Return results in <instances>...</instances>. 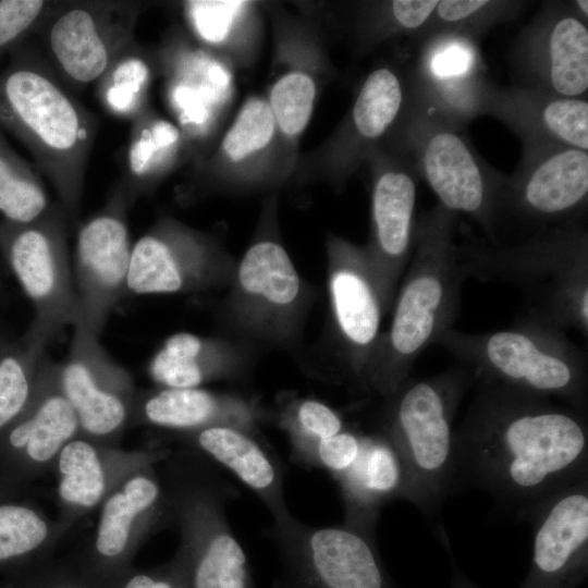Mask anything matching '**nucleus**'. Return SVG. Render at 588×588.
Wrapping results in <instances>:
<instances>
[{
	"instance_id": "f257e3e1",
	"label": "nucleus",
	"mask_w": 588,
	"mask_h": 588,
	"mask_svg": "<svg viewBox=\"0 0 588 588\" xmlns=\"http://www.w3.org/2000/svg\"><path fill=\"white\" fill-rule=\"evenodd\" d=\"M477 382L454 430L451 494L483 491L526 520L555 493L588 479L586 413L542 395Z\"/></svg>"
},
{
	"instance_id": "f03ea898",
	"label": "nucleus",
	"mask_w": 588,
	"mask_h": 588,
	"mask_svg": "<svg viewBox=\"0 0 588 588\" xmlns=\"http://www.w3.org/2000/svg\"><path fill=\"white\" fill-rule=\"evenodd\" d=\"M0 128L28 149L69 221L77 222L98 119L29 40L9 56L0 72Z\"/></svg>"
},
{
	"instance_id": "7ed1b4c3",
	"label": "nucleus",
	"mask_w": 588,
	"mask_h": 588,
	"mask_svg": "<svg viewBox=\"0 0 588 588\" xmlns=\"http://www.w3.org/2000/svg\"><path fill=\"white\" fill-rule=\"evenodd\" d=\"M457 215L440 204L415 222L407 271L392 305L366 379V393H392L409 377L418 356L452 329L465 277L457 260Z\"/></svg>"
},
{
	"instance_id": "20e7f679",
	"label": "nucleus",
	"mask_w": 588,
	"mask_h": 588,
	"mask_svg": "<svg viewBox=\"0 0 588 588\" xmlns=\"http://www.w3.org/2000/svg\"><path fill=\"white\" fill-rule=\"evenodd\" d=\"M465 279L513 284L525 314L588 336V232L584 221L535 232L513 244H457Z\"/></svg>"
},
{
	"instance_id": "39448f33",
	"label": "nucleus",
	"mask_w": 588,
	"mask_h": 588,
	"mask_svg": "<svg viewBox=\"0 0 588 588\" xmlns=\"http://www.w3.org/2000/svg\"><path fill=\"white\" fill-rule=\"evenodd\" d=\"M474 379L473 371L460 365L431 377H408L381 397L373 429L392 442L403 460L408 478L406 500L431 519L451 495L453 421Z\"/></svg>"
},
{
	"instance_id": "423d86ee",
	"label": "nucleus",
	"mask_w": 588,
	"mask_h": 588,
	"mask_svg": "<svg viewBox=\"0 0 588 588\" xmlns=\"http://www.w3.org/2000/svg\"><path fill=\"white\" fill-rule=\"evenodd\" d=\"M436 344L468 367L477 381L554 396L586 413V354L551 323L524 314L500 331L465 333L452 328Z\"/></svg>"
},
{
	"instance_id": "0eeeda50",
	"label": "nucleus",
	"mask_w": 588,
	"mask_h": 588,
	"mask_svg": "<svg viewBox=\"0 0 588 588\" xmlns=\"http://www.w3.org/2000/svg\"><path fill=\"white\" fill-rule=\"evenodd\" d=\"M226 290L218 311L226 336L257 350L301 345L315 292L277 234H256Z\"/></svg>"
},
{
	"instance_id": "6e6552de",
	"label": "nucleus",
	"mask_w": 588,
	"mask_h": 588,
	"mask_svg": "<svg viewBox=\"0 0 588 588\" xmlns=\"http://www.w3.org/2000/svg\"><path fill=\"white\" fill-rule=\"evenodd\" d=\"M452 126L425 113L412 101L397 130L387 144L400 148L424 179L439 204L465 213L495 244L500 230L503 173L490 168Z\"/></svg>"
},
{
	"instance_id": "1a4fd4ad",
	"label": "nucleus",
	"mask_w": 588,
	"mask_h": 588,
	"mask_svg": "<svg viewBox=\"0 0 588 588\" xmlns=\"http://www.w3.org/2000/svg\"><path fill=\"white\" fill-rule=\"evenodd\" d=\"M162 480L191 588H256L246 553L225 514L232 489L196 464L179 461L168 467Z\"/></svg>"
},
{
	"instance_id": "9d476101",
	"label": "nucleus",
	"mask_w": 588,
	"mask_h": 588,
	"mask_svg": "<svg viewBox=\"0 0 588 588\" xmlns=\"http://www.w3.org/2000/svg\"><path fill=\"white\" fill-rule=\"evenodd\" d=\"M268 537L281 556L283 588H399L381 559L375 532L344 523L310 526L290 513L273 519Z\"/></svg>"
},
{
	"instance_id": "9b49d317",
	"label": "nucleus",
	"mask_w": 588,
	"mask_h": 588,
	"mask_svg": "<svg viewBox=\"0 0 588 588\" xmlns=\"http://www.w3.org/2000/svg\"><path fill=\"white\" fill-rule=\"evenodd\" d=\"M144 7L139 1H54L36 32L41 52L70 90L96 83L135 40Z\"/></svg>"
},
{
	"instance_id": "f8f14e48",
	"label": "nucleus",
	"mask_w": 588,
	"mask_h": 588,
	"mask_svg": "<svg viewBox=\"0 0 588 588\" xmlns=\"http://www.w3.org/2000/svg\"><path fill=\"white\" fill-rule=\"evenodd\" d=\"M326 255L335 372L340 381L366 393L385 315L381 295L364 246L330 233Z\"/></svg>"
},
{
	"instance_id": "ddd939ff",
	"label": "nucleus",
	"mask_w": 588,
	"mask_h": 588,
	"mask_svg": "<svg viewBox=\"0 0 588 588\" xmlns=\"http://www.w3.org/2000/svg\"><path fill=\"white\" fill-rule=\"evenodd\" d=\"M236 264L212 235L164 216L133 244L127 293L191 294L228 289Z\"/></svg>"
},
{
	"instance_id": "4468645a",
	"label": "nucleus",
	"mask_w": 588,
	"mask_h": 588,
	"mask_svg": "<svg viewBox=\"0 0 588 588\" xmlns=\"http://www.w3.org/2000/svg\"><path fill=\"white\" fill-rule=\"evenodd\" d=\"M66 220L59 204L29 223L0 219V253L33 306V320L57 335L78 317Z\"/></svg>"
},
{
	"instance_id": "2eb2a0df",
	"label": "nucleus",
	"mask_w": 588,
	"mask_h": 588,
	"mask_svg": "<svg viewBox=\"0 0 588 588\" xmlns=\"http://www.w3.org/2000/svg\"><path fill=\"white\" fill-rule=\"evenodd\" d=\"M588 203V152L553 146L523 149L503 184L499 220L535 232L584 221ZM527 235V236H528Z\"/></svg>"
},
{
	"instance_id": "dca6fc26",
	"label": "nucleus",
	"mask_w": 588,
	"mask_h": 588,
	"mask_svg": "<svg viewBox=\"0 0 588 588\" xmlns=\"http://www.w3.org/2000/svg\"><path fill=\"white\" fill-rule=\"evenodd\" d=\"M409 105L406 74L392 63L376 65L336 131L308 160V171L343 187L390 140Z\"/></svg>"
},
{
	"instance_id": "f3484780",
	"label": "nucleus",
	"mask_w": 588,
	"mask_h": 588,
	"mask_svg": "<svg viewBox=\"0 0 588 588\" xmlns=\"http://www.w3.org/2000/svg\"><path fill=\"white\" fill-rule=\"evenodd\" d=\"M156 52L166 102L197 168L231 101V62L179 34Z\"/></svg>"
},
{
	"instance_id": "a211bd4d",
	"label": "nucleus",
	"mask_w": 588,
	"mask_h": 588,
	"mask_svg": "<svg viewBox=\"0 0 588 588\" xmlns=\"http://www.w3.org/2000/svg\"><path fill=\"white\" fill-rule=\"evenodd\" d=\"M168 520L167 492L156 466L135 473L99 506L77 573L89 588H108L133 566L146 539Z\"/></svg>"
},
{
	"instance_id": "6ab92c4d",
	"label": "nucleus",
	"mask_w": 588,
	"mask_h": 588,
	"mask_svg": "<svg viewBox=\"0 0 588 588\" xmlns=\"http://www.w3.org/2000/svg\"><path fill=\"white\" fill-rule=\"evenodd\" d=\"M370 236L364 245L381 295L391 310L414 246L418 174L409 158L385 144L369 158Z\"/></svg>"
},
{
	"instance_id": "aec40b11",
	"label": "nucleus",
	"mask_w": 588,
	"mask_h": 588,
	"mask_svg": "<svg viewBox=\"0 0 588 588\" xmlns=\"http://www.w3.org/2000/svg\"><path fill=\"white\" fill-rule=\"evenodd\" d=\"M73 328L68 356L58 363L61 390L76 414L79 436L118 446L131 424L137 394L134 380L106 352L99 335Z\"/></svg>"
},
{
	"instance_id": "412c9836",
	"label": "nucleus",
	"mask_w": 588,
	"mask_h": 588,
	"mask_svg": "<svg viewBox=\"0 0 588 588\" xmlns=\"http://www.w3.org/2000/svg\"><path fill=\"white\" fill-rule=\"evenodd\" d=\"M130 207L114 187L106 204L82 222L77 232L73 277L78 317L74 327L99 336L110 314L127 294L133 247L127 223Z\"/></svg>"
},
{
	"instance_id": "4be33fe9",
	"label": "nucleus",
	"mask_w": 588,
	"mask_h": 588,
	"mask_svg": "<svg viewBox=\"0 0 588 588\" xmlns=\"http://www.w3.org/2000/svg\"><path fill=\"white\" fill-rule=\"evenodd\" d=\"M406 74L411 101L425 113L462 131L481 115L487 84L479 40L437 32L418 41Z\"/></svg>"
},
{
	"instance_id": "5701e85b",
	"label": "nucleus",
	"mask_w": 588,
	"mask_h": 588,
	"mask_svg": "<svg viewBox=\"0 0 588 588\" xmlns=\"http://www.w3.org/2000/svg\"><path fill=\"white\" fill-rule=\"evenodd\" d=\"M519 86L587 98L588 23L571 1H547L522 29L511 52Z\"/></svg>"
},
{
	"instance_id": "b1692460",
	"label": "nucleus",
	"mask_w": 588,
	"mask_h": 588,
	"mask_svg": "<svg viewBox=\"0 0 588 588\" xmlns=\"http://www.w3.org/2000/svg\"><path fill=\"white\" fill-rule=\"evenodd\" d=\"M195 187L252 192L283 183L280 140L267 98L248 97L233 122L196 168Z\"/></svg>"
},
{
	"instance_id": "393cba45",
	"label": "nucleus",
	"mask_w": 588,
	"mask_h": 588,
	"mask_svg": "<svg viewBox=\"0 0 588 588\" xmlns=\"http://www.w3.org/2000/svg\"><path fill=\"white\" fill-rule=\"evenodd\" d=\"M77 436L78 420L61 390L58 363L47 354L28 405L0 434V466L12 479L37 477L53 469L61 450Z\"/></svg>"
},
{
	"instance_id": "a878e982",
	"label": "nucleus",
	"mask_w": 588,
	"mask_h": 588,
	"mask_svg": "<svg viewBox=\"0 0 588 588\" xmlns=\"http://www.w3.org/2000/svg\"><path fill=\"white\" fill-rule=\"evenodd\" d=\"M529 569L518 588H578L588 574V479L539 505Z\"/></svg>"
},
{
	"instance_id": "bb28decb",
	"label": "nucleus",
	"mask_w": 588,
	"mask_h": 588,
	"mask_svg": "<svg viewBox=\"0 0 588 588\" xmlns=\"http://www.w3.org/2000/svg\"><path fill=\"white\" fill-rule=\"evenodd\" d=\"M170 456L167 449L123 450L75 437L61 450L53 466L58 476V522L69 530L99 509L128 477Z\"/></svg>"
},
{
	"instance_id": "cd10ccee",
	"label": "nucleus",
	"mask_w": 588,
	"mask_h": 588,
	"mask_svg": "<svg viewBox=\"0 0 588 588\" xmlns=\"http://www.w3.org/2000/svg\"><path fill=\"white\" fill-rule=\"evenodd\" d=\"M490 114L522 138L523 149L553 146L588 151L587 98H567L519 85L488 83L481 115Z\"/></svg>"
},
{
	"instance_id": "c85d7f7f",
	"label": "nucleus",
	"mask_w": 588,
	"mask_h": 588,
	"mask_svg": "<svg viewBox=\"0 0 588 588\" xmlns=\"http://www.w3.org/2000/svg\"><path fill=\"white\" fill-rule=\"evenodd\" d=\"M272 414L259 400L238 392L204 388L137 391L130 426L145 425L188 433L232 426L259 433Z\"/></svg>"
},
{
	"instance_id": "c756f323",
	"label": "nucleus",
	"mask_w": 588,
	"mask_h": 588,
	"mask_svg": "<svg viewBox=\"0 0 588 588\" xmlns=\"http://www.w3.org/2000/svg\"><path fill=\"white\" fill-rule=\"evenodd\" d=\"M258 350L230 336L179 332L164 340L147 367L159 388H201L248 376Z\"/></svg>"
},
{
	"instance_id": "7c9ffc66",
	"label": "nucleus",
	"mask_w": 588,
	"mask_h": 588,
	"mask_svg": "<svg viewBox=\"0 0 588 588\" xmlns=\"http://www.w3.org/2000/svg\"><path fill=\"white\" fill-rule=\"evenodd\" d=\"M333 479L344 505V524L364 531L375 532L383 505L407 499L408 478L403 460L392 442L375 429L363 431L358 457Z\"/></svg>"
},
{
	"instance_id": "2f4dec72",
	"label": "nucleus",
	"mask_w": 588,
	"mask_h": 588,
	"mask_svg": "<svg viewBox=\"0 0 588 588\" xmlns=\"http://www.w3.org/2000/svg\"><path fill=\"white\" fill-rule=\"evenodd\" d=\"M182 434L192 446L248 487L273 519L291 513L285 502L281 464L259 439V433L232 426H212Z\"/></svg>"
},
{
	"instance_id": "473e14b6",
	"label": "nucleus",
	"mask_w": 588,
	"mask_h": 588,
	"mask_svg": "<svg viewBox=\"0 0 588 588\" xmlns=\"http://www.w3.org/2000/svg\"><path fill=\"white\" fill-rule=\"evenodd\" d=\"M293 57L284 40L279 45L280 57L285 66L277 73L267 98L273 114L282 157L284 179L295 169L297 149L307 128L320 89V58L311 42L301 44Z\"/></svg>"
},
{
	"instance_id": "72a5a7b5",
	"label": "nucleus",
	"mask_w": 588,
	"mask_h": 588,
	"mask_svg": "<svg viewBox=\"0 0 588 588\" xmlns=\"http://www.w3.org/2000/svg\"><path fill=\"white\" fill-rule=\"evenodd\" d=\"M188 158L179 126L149 107L131 122L124 169L115 187L132 206Z\"/></svg>"
},
{
	"instance_id": "f704fd0d",
	"label": "nucleus",
	"mask_w": 588,
	"mask_h": 588,
	"mask_svg": "<svg viewBox=\"0 0 588 588\" xmlns=\"http://www.w3.org/2000/svg\"><path fill=\"white\" fill-rule=\"evenodd\" d=\"M186 28L196 44L231 62L248 60L258 35V5L242 0L181 2Z\"/></svg>"
},
{
	"instance_id": "c9c22d12",
	"label": "nucleus",
	"mask_w": 588,
	"mask_h": 588,
	"mask_svg": "<svg viewBox=\"0 0 588 588\" xmlns=\"http://www.w3.org/2000/svg\"><path fill=\"white\" fill-rule=\"evenodd\" d=\"M57 334L32 320L16 340L0 351V434L28 405L47 348Z\"/></svg>"
},
{
	"instance_id": "e433bc0d",
	"label": "nucleus",
	"mask_w": 588,
	"mask_h": 588,
	"mask_svg": "<svg viewBox=\"0 0 588 588\" xmlns=\"http://www.w3.org/2000/svg\"><path fill=\"white\" fill-rule=\"evenodd\" d=\"M157 74V52L146 49L135 39L96 82L98 100L111 115L132 122L151 107L149 91Z\"/></svg>"
},
{
	"instance_id": "4c0bfd02",
	"label": "nucleus",
	"mask_w": 588,
	"mask_h": 588,
	"mask_svg": "<svg viewBox=\"0 0 588 588\" xmlns=\"http://www.w3.org/2000/svg\"><path fill=\"white\" fill-rule=\"evenodd\" d=\"M39 171L9 143L0 128V219L29 223L52 206Z\"/></svg>"
},
{
	"instance_id": "58836bf2",
	"label": "nucleus",
	"mask_w": 588,
	"mask_h": 588,
	"mask_svg": "<svg viewBox=\"0 0 588 588\" xmlns=\"http://www.w3.org/2000/svg\"><path fill=\"white\" fill-rule=\"evenodd\" d=\"M438 0H390L364 2L356 21L363 50L400 37L419 40Z\"/></svg>"
},
{
	"instance_id": "ea45409f",
	"label": "nucleus",
	"mask_w": 588,
	"mask_h": 588,
	"mask_svg": "<svg viewBox=\"0 0 588 588\" xmlns=\"http://www.w3.org/2000/svg\"><path fill=\"white\" fill-rule=\"evenodd\" d=\"M275 419L287 436L293 461L304 466L318 442L347 427L336 409L314 397H284Z\"/></svg>"
},
{
	"instance_id": "a19ab883",
	"label": "nucleus",
	"mask_w": 588,
	"mask_h": 588,
	"mask_svg": "<svg viewBox=\"0 0 588 588\" xmlns=\"http://www.w3.org/2000/svg\"><path fill=\"white\" fill-rule=\"evenodd\" d=\"M528 3L513 0H438L419 40L437 32L456 33L479 40L492 27L516 19Z\"/></svg>"
},
{
	"instance_id": "79ce46f5",
	"label": "nucleus",
	"mask_w": 588,
	"mask_h": 588,
	"mask_svg": "<svg viewBox=\"0 0 588 588\" xmlns=\"http://www.w3.org/2000/svg\"><path fill=\"white\" fill-rule=\"evenodd\" d=\"M64 527L23 503L0 504V563L48 551L65 534Z\"/></svg>"
},
{
	"instance_id": "37998d69",
	"label": "nucleus",
	"mask_w": 588,
	"mask_h": 588,
	"mask_svg": "<svg viewBox=\"0 0 588 588\" xmlns=\"http://www.w3.org/2000/svg\"><path fill=\"white\" fill-rule=\"evenodd\" d=\"M53 3L45 0H0V63L36 34Z\"/></svg>"
},
{
	"instance_id": "c03bdc74",
	"label": "nucleus",
	"mask_w": 588,
	"mask_h": 588,
	"mask_svg": "<svg viewBox=\"0 0 588 588\" xmlns=\"http://www.w3.org/2000/svg\"><path fill=\"white\" fill-rule=\"evenodd\" d=\"M363 431L346 427L315 446L307 467L327 470L333 477L347 470L358 457Z\"/></svg>"
},
{
	"instance_id": "a18cd8bd",
	"label": "nucleus",
	"mask_w": 588,
	"mask_h": 588,
	"mask_svg": "<svg viewBox=\"0 0 588 588\" xmlns=\"http://www.w3.org/2000/svg\"><path fill=\"white\" fill-rule=\"evenodd\" d=\"M108 588H191L188 568L177 550L168 562L148 569L132 566Z\"/></svg>"
},
{
	"instance_id": "49530a36",
	"label": "nucleus",
	"mask_w": 588,
	"mask_h": 588,
	"mask_svg": "<svg viewBox=\"0 0 588 588\" xmlns=\"http://www.w3.org/2000/svg\"><path fill=\"white\" fill-rule=\"evenodd\" d=\"M26 588H89L76 569L47 563L28 581Z\"/></svg>"
},
{
	"instance_id": "de8ad7c7",
	"label": "nucleus",
	"mask_w": 588,
	"mask_h": 588,
	"mask_svg": "<svg viewBox=\"0 0 588 588\" xmlns=\"http://www.w3.org/2000/svg\"><path fill=\"white\" fill-rule=\"evenodd\" d=\"M451 555V552H450ZM452 579L450 588H481L470 578H468L463 571L457 566L451 555Z\"/></svg>"
},
{
	"instance_id": "09e8293b",
	"label": "nucleus",
	"mask_w": 588,
	"mask_h": 588,
	"mask_svg": "<svg viewBox=\"0 0 588 588\" xmlns=\"http://www.w3.org/2000/svg\"><path fill=\"white\" fill-rule=\"evenodd\" d=\"M575 12L585 21H588V1L573 0L571 1Z\"/></svg>"
},
{
	"instance_id": "8fccbe9b",
	"label": "nucleus",
	"mask_w": 588,
	"mask_h": 588,
	"mask_svg": "<svg viewBox=\"0 0 588 588\" xmlns=\"http://www.w3.org/2000/svg\"><path fill=\"white\" fill-rule=\"evenodd\" d=\"M5 343H7V340H4L3 338H0V351L2 350Z\"/></svg>"
}]
</instances>
